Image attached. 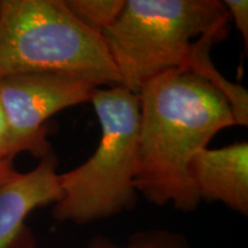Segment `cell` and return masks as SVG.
Instances as JSON below:
<instances>
[{
  "label": "cell",
  "instance_id": "1",
  "mask_svg": "<svg viewBox=\"0 0 248 248\" xmlns=\"http://www.w3.org/2000/svg\"><path fill=\"white\" fill-rule=\"evenodd\" d=\"M137 193L148 202L193 212L201 199L190 166L222 130L237 125L230 102L197 74L170 70L139 90Z\"/></svg>",
  "mask_w": 248,
  "mask_h": 248
},
{
  "label": "cell",
  "instance_id": "6",
  "mask_svg": "<svg viewBox=\"0 0 248 248\" xmlns=\"http://www.w3.org/2000/svg\"><path fill=\"white\" fill-rule=\"evenodd\" d=\"M57 168L54 153L28 172L17 171L11 161L0 162V248H8L27 230L26 219L33 210L60 199Z\"/></svg>",
  "mask_w": 248,
  "mask_h": 248
},
{
  "label": "cell",
  "instance_id": "7",
  "mask_svg": "<svg viewBox=\"0 0 248 248\" xmlns=\"http://www.w3.org/2000/svg\"><path fill=\"white\" fill-rule=\"evenodd\" d=\"M192 182L201 201H217L248 215V144L204 148L192 160Z\"/></svg>",
  "mask_w": 248,
  "mask_h": 248
},
{
  "label": "cell",
  "instance_id": "5",
  "mask_svg": "<svg viewBox=\"0 0 248 248\" xmlns=\"http://www.w3.org/2000/svg\"><path fill=\"white\" fill-rule=\"evenodd\" d=\"M97 89L55 74H20L0 78V102L8 124L7 159L30 153L43 159L53 153L45 124L59 111L90 102Z\"/></svg>",
  "mask_w": 248,
  "mask_h": 248
},
{
  "label": "cell",
  "instance_id": "11",
  "mask_svg": "<svg viewBox=\"0 0 248 248\" xmlns=\"http://www.w3.org/2000/svg\"><path fill=\"white\" fill-rule=\"evenodd\" d=\"M7 144H8V124L6 114L0 102V162L9 161L7 159ZM13 162V161H11Z\"/></svg>",
  "mask_w": 248,
  "mask_h": 248
},
{
  "label": "cell",
  "instance_id": "12",
  "mask_svg": "<svg viewBox=\"0 0 248 248\" xmlns=\"http://www.w3.org/2000/svg\"><path fill=\"white\" fill-rule=\"evenodd\" d=\"M0 6H1V0H0Z\"/></svg>",
  "mask_w": 248,
  "mask_h": 248
},
{
  "label": "cell",
  "instance_id": "3",
  "mask_svg": "<svg viewBox=\"0 0 248 248\" xmlns=\"http://www.w3.org/2000/svg\"><path fill=\"white\" fill-rule=\"evenodd\" d=\"M55 74L95 88L121 85L101 35L84 26L66 0H1L0 78Z\"/></svg>",
  "mask_w": 248,
  "mask_h": 248
},
{
  "label": "cell",
  "instance_id": "4",
  "mask_svg": "<svg viewBox=\"0 0 248 248\" xmlns=\"http://www.w3.org/2000/svg\"><path fill=\"white\" fill-rule=\"evenodd\" d=\"M90 102L100 123V142L84 163L59 173L61 197L52 209L59 222L88 224L137 202L139 95L122 85L97 88Z\"/></svg>",
  "mask_w": 248,
  "mask_h": 248
},
{
  "label": "cell",
  "instance_id": "9",
  "mask_svg": "<svg viewBox=\"0 0 248 248\" xmlns=\"http://www.w3.org/2000/svg\"><path fill=\"white\" fill-rule=\"evenodd\" d=\"M85 248H191L187 238L167 229H150L132 234L124 244H117L106 237L93 238Z\"/></svg>",
  "mask_w": 248,
  "mask_h": 248
},
{
  "label": "cell",
  "instance_id": "10",
  "mask_svg": "<svg viewBox=\"0 0 248 248\" xmlns=\"http://www.w3.org/2000/svg\"><path fill=\"white\" fill-rule=\"evenodd\" d=\"M223 5L230 15V20L233 18L235 27L240 31L244 38L245 46L248 45V1L247 0H224Z\"/></svg>",
  "mask_w": 248,
  "mask_h": 248
},
{
  "label": "cell",
  "instance_id": "8",
  "mask_svg": "<svg viewBox=\"0 0 248 248\" xmlns=\"http://www.w3.org/2000/svg\"><path fill=\"white\" fill-rule=\"evenodd\" d=\"M66 4L80 22L102 36L119 17L125 0H66Z\"/></svg>",
  "mask_w": 248,
  "mask_h": 248
},
{
  "label": "cell",
  "instance_id": "2",
  "mask_svg": "<svg viewBox=\"0 0 248 248\" xmlns=\"http://www.w3.org/2000/svg\"><path fill=\"white\" fill-rule=\"evenodd\" d=\"M230 15L218 0H125L102 33L121 85L133 93L170 70L197 74L225 95L237 125L248 124V93L226 79L210 58L229 32Z\"/></svg>",
  "mask_w": 248,
  "mask_h": 248
}]
</instances>
